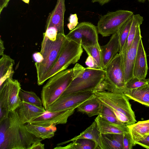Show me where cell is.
Instances as JSON below:
<instances>
[{"mask_svg": "<svg viewBox=\"0 0 149 149\" xmlns=\"http://www.w3.org/2000/svg\"><path fill=\"white\" fill-rule=\"evenodd\" d=\"M95 120L100 134H122L129 132V130L123 129L114 125L100 115H97Z\"/></svg>", "mask_w": 149, "mask_h": 149, "instance_id": "cell-26", "label": "cell"}, {"mask_svg": "<svg viewBox=\"0 0 149 149\" xmlns=\"http://www.w3.org/2000/svg\"><path fill=\"white\" fill-rule=\"evenodd\" d=\"M88 55L91 56L96 63L98 68L104 70L102 68V57L101 47L95 46H82Z\"/></svg>", "mask_w": 149, "mask_h": 149, "instance_id": "cell-31", "label": "cell"}, {"mask_svg": "<svg viewBox=\"0 0 149 149\" xmlns=\"http://www.w3.org/2000/svg\"><path fill=\"white\" fill-rule=\"evenodd\" d=\"M123 93L129 99L149 107V85L148 84L135 89L125 90Z\"/></svg>", "mask_w": 149, "mask_h": 149, "instance_id": "cell-19", "label": "cell"}, {"mask_svg": "<svg viewBox=\"0 0 149 149\" xmlns=\"http://www.w3.org/2000/svg\"><path fill=\"white\" fill-rule=\"evenodd\" d=\"M24 2L28 4H29L30 0H22Z\"/></svg>", "mask_w": 149, "mask_h": 149, "instance_id": "cell-43", "label": "cell"}, {"mask_svg": "<svg viewBox=\"0 0 149 149\" xmlns=\"http://www.w3.org/2000/svg\"><path fill=\"white\" fill-rule=\"evenodd\" d=\"M97 26L88 22H81L66 35L67 38L81 43L82 46L100 47Z\"/></svg>", "mask_w": 149, "mask_h": 149, "instance_id": "cell-10", "label": "cell"}, {"mask_svg": "<svg viewBox=\"0 0 149 149\" xmlns=\"http://www.w3.org/2000/svg\"><path fill=\"white\" fill-rule=\"evenodd\" d=\"M33 57L35 63H40L44 59L43 57L40 52L34 53L33 55Z\"/></svg>", "mask_w": 149, "mask_h": 149, "instance_id": "cell-38", "label": "cell"}, {"mask_svg": "<svg viewBox=\"0 0 149 149\" xmlns=\"http://www.w3.org/2000/svg\"><path fill=\"white\" fill-rule=\"evenodd\" d=\"M75 109H74L54 112L46 111L29 123L44 127L49 126L52 125L65 124L67 122L69 117L72 115Z\"/></svg>", "mask_w": 149, "mask_h": 149, "instance_id": "cell-12", "label": "cell"}, {"mask_svg": "<svg viewBox=\"0 0 149 149\" xmlns=\"http://www.w3.org/2000/svg\"><path fill=\"white\" fill-rule=\"evenodd\" d=\"M85 63L86 65L88 67L93 68H98L97 65L95 60L90 55H88Z\"/></svg>", "mask_w": 149, "mask_h": 149, "instance_id": "cell-36", "label": "cell"}, {"mask_svg": "<svg viewBox=\"0 0 149 149\" xmlns=\"http://www.w3.org/2000/svg\"><path fill=\"white\" fill-rule=\"evenodd\" d=\"M140 26L138 28L133 41L128 50L125 58L122 61V68L126 84L133 77L134 63L139 42L142 38Z\"/></svg>", "mask_w": 149, "mask_h": 149, "instance_id": "cell-13", "label": "cell"}, {"mask_svg": "<svg viewBox=\"0 0 149 149\" xmlns=\"http://www.w3.org/2000/svg\"><path fill=\"white\" fill-rule=\"evenodd\" d=\"M95 95L93 90L72 93L61 96L46 111L49 112L75 109L86 100Z\"/></svg>", "mask_w": 149, "mask_h": 149, "instance_id": "cell-11", "label": "cell"}, {"mask_svg": "<svg viewBox=\"0 0 149 149\" xmlns=\"http://www.w3.org/2000/svg\"><path fill=\"white\" fill-rule=\"evenodd\" d=\"M45 31L44 34L50 40L55 41L56 39L58 33L57 29L55 27L51 26L45 29Z\"/></svg>", "mask_w": 149, "mask_h": 149, "instance_id": "cell-34", "label": "cell"}, {"mask_svg": "<svg viewBox=\"0 0 149 149\" xmlns=\"http://www.w3.org/2000/svg\"><path fill=\"white\" fill-rule=\"evenodd\" d=\"M99 115L114 125L123 129L129 130L127 126L118 119L114 113L102 104Z\"/></svg>", "mask_w": 149, "mask_h": 149, "instance_id": "cell-28", "label": "cell"}, {"mask_svg": "<svg viewBox=\"0 0 149 149\" xmlns=\"http://www.w3.org/2000/svg\"><path fill=\"white\" fill-rule=\"evenodd\" d=\"M143 21V17L139 14L133 15L132 24L127 39L122 50L119 53L121 55L122 61L125 58L128 50L133 41L138 26L142 24Z\"/></svg>", "mask_w": 149, "mask_h": 149, "instance_id": "cell-24", "label": "cell"}, {"mask_svg": "<svg viewBox=\"0 0 149 149\" xmlns=\"http://www.w3.org/2000/svg\"><path fill=\"white\" fill-rule=\"evenodd\" d=\"M139 2L141 3H144L146 0H137Z\"/></svg>", "mask_w": 149, "mask_h": 149, "instance_id": "cell-44", "label": "cell"}, {"mask_svg": "<svg viewBox=\"0 0 149 149\" xmlns=\"http://www.w3.org/2000/svg\"><path fill=\"white\" fill-rule=\"evenodd\" d=\"M0 124V149H29L43 140L28 131L15 111H9Z\"/></svg>", "mask_w": 149, "mask_h": 149, "instance_id": "cell-1", "label": "cell"}, {"mask_svg": "<svg viewBox=\"0 0 149 149\" xmlns=\"http://www.w3.org/2000/svg\"><path fill=\"white\" fill-rule=\"evenodd\" d=\"M103 69L113 59L120 49L119 37L117 32L112 35L106 45L100 46Z\"/></svg>", "mask_w": 149, "mask_h": 149, "instance_id": "cell-17", "label": "cell"}, {"mask_svg": "<svg viewBox=\"0 0 149 149\" xmlns=\"http://www.w3.org/2000/svg\"><path fill=\"white\" fill-rule=\"evenodd\" d=\"M67 146L62 147L58 146L54 149H96V144L93 141L86 139H80L72 141Z\"/></svg>", "mask_w": 149, "mask_h": 149, "instance_id": "cell-27", "label": "cell"}, {"mask_svg": "<svg viewBox=\"0 0 149 149\" xmlns=\"http://www.w3.org/2000/svg\"><path fill=\"white\" fill-rule=\"evenodd\" d=\"M123 145L124 149H131L134 146L131 135L129 132L123 133Z\"/></svg>", "mask_w": 149, "mask_h": 149, "instance_id": "cell-33", "label": "cell"}, {"mask_svg": "<svg viewBox=\"0 0 149 149\" xmlns=\"http://www.w3.org/2000/svg\"><path fill=\"white\" fill-rule=\"evenodd\" d=\"M138 144L147 149H149V135L141 140L138 141L136 144Z\"/></svg>", "mask_w": 149, "mask_h": 149, "instance_id": "cell-37", "label": "cell"}, {"mask_svg": "<svg viewBox=\"0 0 149 149\" xmlns=\"http://www.w3.org/2000/svg\"><path fill=\"white\" fill-rule=\"evenodd\" d=\"M19 95L22 101L39 107H43L41 99L33 91H25L21 89Z\"/></svg>", "mask_w": 149, "mask_h": 149, "instance_id": "cell-29", "label": "cell"}, {"mask_svg": "<svg viewBox=\"0 0 149 149\" xmlns=\"http://www.w3.org/2000/svg\"><path fill=\"white\" fill-rule=\"evenodd\" d=\"M69 22L67 24V27L70 30H72L78 24V18L76 14H71L69 18Z\"/></svg>", "mask_w": 149, "mask_h": 149, "instance_id": "cell-35", "label": "cell"}, {"mask_svg": "<svg viewBox=\"0 0 149 149\" xmlns=\"http://www.w3.org/2000/svg\"><path fill=\"white\" fill-rule=\"evenodd\" d=\"M14 60L9 56L3 54L0 59V87L9 78L13 79L14 73L13 66Z\"/></svg>", "mask_w": 149, "mask_h": 149, "instance_id": "cell-25", "label": "cell"}, {"mask_svg": "<svg viewBox=\"0 0 149 149\" xmlns=\"http://www.w3.org/2000/svg\"><path fill=\"white\" fill-rule=\"evenodd\" d=\"M102 103L95 95L86 100L77 108V110L91 117L99 114Z\"/></svg>", "mask_w": 149, "mask_h": 149, "instance_id": "cell-21", "label": "cell"}, {"mask_svg": "<svg viewBox=\"0 0 149 149\" xmlns=\"http://www.w3.org/2000/svg\"><path fill=\"white\" fill-rule=\"evenodd\" d=\"M65 0H57L53 10L49 14L46 21L45 29L53 26L57 30L58 33L64 34V19L65 10Z\"/></svg>", "mask_w": 149, "mask_h": 149, "instance_id": "cell-14", "label": "cell"}, {"mask_svg": "<svg viewBox=\"0 0 149 149\" xmlns=\"http://www.w3.org/2000/svg\"><path fill=\"white\" fill-rule=\"evenodd\" d=\"M73 77L72 68L60 72L49 79L41 93L43 106L46 110L65 91Z\"/></svg>", "mask_w": 149, "mask_h": 149, "instance_id": "cell-5", "label": "cell"}, {"mask_svg": "<svg viewBox=\"0 0 149 149\" xmlns=\"http://www.w3.org/2000/svg\"><path fill=\"white\" fill-rule=\"evenodd\" d=\"M99 132L97 123L94 121L85 130L78 136L67 141L59 143L57 145L60 146L78 139H86L93 141L96 144V149H103L101 143Z\"/></svg>", "mask_w": 149, "mask_h": 149, "instance_id": "cell-18", "label": "cell"}, {"mask_svg": "<svg viewBox=\"0 0 149 149\" xmlns=\"http://www.w3.org/2000/svg\"><path fill=\"white\" fill-rule=\"evenodd\" d=\"M104 105L111 110L120 121L126 126L135 123L134 113L129 99L123 93H115L106 91L95 93Z\"/></svg>", "mask_w": 149, "mask_h": 149, "instance_id": "cell-2", "label": "cell"}, {"mask_svg": "<svg viewBox=\"0 0 149 149\" xmlns=\"http://www.w3.org/2000/svg\"><path fill=\"white\" fill-rule=\"evenodd\" d=\"M148 79H140L133 76L126 83L125 90L137 88L148 84Z\"/></svg>", "mask_w": 149, "mask_h": 149, "instance_id": "cell-32", "label": "cell"}, {"mask_svg": "<svg viewBox=\"0 0 149 149\" xmlns=\"http://www.w3.org/2000/svg\"><path fill=\"white\" fill-rule=\"evenodd\" d=\"M111 0H92L93 3L98 2L101 5H103L109 3Z\"/></svg>", "mask_w": 149, "mask_h": 149, "instance_id": "cell-42", "label": "cell"}, {"mask_svg": "<svg viewBox=\"0 0 149 149\" xmlns=\"http://www.w3.org/2000/svg\"><path fill=\"white\" fill-rule=\"evenodd\" d=\"M148 1L149 3V0H148Z\"/></svg>", "mask_w": 149, "mask_h": 149, "instance_id": "cell-47", "label": "cell"}, {"mask_svg": "<svg viewBox=\"0 0 149 149\" xmlns=\"http://www.w3.org/2000/svg\"><path fill=\"white\" fill-rule=\"evenodd\" d=\"M10 0H0V13L3 9L6 7Z\"/></svg>", "mask_w": 149, "mask_h": 149, "instance_id": "cell-40", "label": "cell"}, {"mask_svg": "<svg viewBox=\"0 0 149 149\" xmlns=\"http://www.w3.org/2000/svg\"><path fill=\"white\" fill-rule=\"evenodd\" d=\"M121 54H116L105 68L104 78L101 82L104 91L123 93L126 83L123 72Z\"/></svg>", "mask_w": 149, "mask_h": 149, "instance_id": "cell-7", "label": "cell"}, {"mask_svg": "<svg viewBox=\"0 0 149 149\" xmlns=\"http://www.w3.org/2000/svg\"><path fill=\"white\" fill-rule=\"evenodd\" d=\"M21 89L17 80L7 79L0 87V109L7 111H15L21 101L19 95Z\"/></svg>", "mask_w": 149, "mask_h": 149, "instance_id": "cell-9", "label": "cell"}, {"mask_svg": "<svg viewBox=\"0 0 149 149\" xmlns=\"http://www.w3.org/2000/svg\"><path fill=\"white\" fill-rule=\"evenodd\" d=\"M73 70V78L61 96L79 91L93 90L103 80L105 74L104 70L88 67L85 68L79 63L75 64Z\"/></svg>", "mask_w": 149, "mask_h": 149, "instance_id": "cell-3", "label": "cell"}, {"mask_svg": "<svg viewBox=\"0 0 149 149\" xmlns=\"http://www.w3.org/2000/svg\"><path fill=\"white\" fill-rule=\"evenodd\" d=\"M133 16L129 18L116 32L118 36L120 45V49L119 53L122 50L127 39L132 21Z\"/></svg>", "mask_w": 149, "mask_h": 149, "instance_id": "cell-30", "label": "cell"}, {"mask_svg": "<svg viewBox=\"0 0 149 149\" xmlns=\"http://www.w3.org/2000/svg\"><path fill=\"white\" fill-rule=\"evenodd\" d=\"M44 146L41 141L33 143L29 149H44Z\"/></svg>", "mask_w": 149, "mask_h": 149, "instance_id": "cell-39", "label": "cell"}, {"mask_svg": "<svg viewBox=\"0 0 149 149\" xmlns=\"http://www.w3.org/2000/svg\"><path fill=\"white\" fill-rule=\"evenodd\" d=\"M83 49L81 42L66 38L55 63L45 75L44 82L56 74L66 70L70 65L78 62L83 53Z\"/></svg>", "mask_w": 149, "mask_h": 149, "instance_id": "cell-6", "label": "cell"}, {"mask_svg": "<svg viewBox=\"0 0 149 149\" xmlns=\"http://www.w3.org/2000/svg\"><path fill=\"white\" fill-rule=\"evenodd\" d=\"M66 38L64 34L58 33L56 40L52 41L43 34L40 52L44 59L40 63L35 64L38 85H42L44 83L45 77L55 63Z\"/></svg>", "mask_w": 149, "mask_h": 149, "instance_id": "cell-4", "label": "cell"}, {"mask_svg": "<svg viewBox=\"0 0 149 149\" xmlns=\"http://www.w3.org/2000/svg\"><path fill=\"white\" fill-rule=\"evenodd\" d=\"M148 79V84L149 85V78Z\"/></svg>", "mask_w": 149, "mask_h": 149, "instance_id": "cell-45", "label": "cell"}, {"mask_svg": "<svg viewBox=\"0 0 149 149\" xmlns=\"http://www.w3.org/2000/svg\"><path fill=\"white\" fill-rule=\"evenodd\" d=\"M148 69L146 54L141 38L139 44L134 63L133 76L140 79H145Z\"/></svg>", "mask_w": 149, "mask_h": 149, "instance_id": "cell-16", "label": "cell"}, {"mask_svg": "<svg viewBox=\"0 0 149 149\" xmlns=\"http://www.w3.org/2000/svg\"><path fill=\"white\" fill-rule=\"evenodd\" d=\"M5 48L4 46L3 42L1 40V38L0 39V55L2 56L4 54V51Z\"/></svg>", "mask_w": 149, "mask_h": 149, "instance_id": "cell-41", "label": "cell"}, {"mask_svg": "<svg viewBox=\"0 0 149 149\" xmlns=\"http://www.w3.org/2000/svg\"><path fill=\"white\" fill-rule=\"evenodd\" d=\"M46 111L43 107H39L22 100L15 110L21 121L24 124L30 122Z\"/></svg>", "mask_w": 149, "mask_h": 149, "instance_id": "cell-15", "label": "cell"}, {"mask_svg": "<svg viewBox=\"0 0 149 149\" xmlns=\"http://www.w3.org/2000/svg\"><path fill=\"white\" fill-rule=\"evenodd\" d=\"M134 15L131 11L124 10L107 13L101 16L98 21L97 26L98 33L103 37H107L115 33Z\"/></svg>", "mask_w": 149, "mask_h": 149, "instance_id": "cell-8", "label": "cell"}, {"mask_svg": "<svg viewBox=\"0 0 149 149\" xmlns=\"http://www.w3.org/2000/svg\"><path fill=\"white\" fill-rule=\"evenodd\" d=\"M127 126L131 135L134 146H135L138 141L142 140L148 135L149 120L139 121Z\"/></svg>", "mask_w": 149, "mask_h": 149, "instance_id": "cell-20", "label": "cell"}, {"mask_svg": "<svg viewBox=\"0 0 149 149\" xmlns=\"http://www.w3.org/2000/svg\"><path fill=\"white\" fill-rule=\"evenodd\" d=\"M55 125L44 127L27 123L26 127L29 132L36 137L43 140L49 139L53 137L57 130Z\"/></svg>", "mask_w": 149, "mask_h": 149, "instance_id": "cell-23", "label": "cell"}, {"mask_svg": "<svg viewBox=\"0 0 149 149\" xmlns=\"http://www.w3.org/2000/svg\"><path fill=\"white\" fill-rule=\"evenodd\" d=\"M123 134H100L103 149H124Z\"/></svg>", "mask_w": 149, "mask_h": 149, "instance_id": "cell-22", "label": "cell"}, {"mask_svg": "<svg viewBox=\"0 0 149 149\" xmlns=\"http://www.w3.org/2000/svg\"><path fill=\"white\" fill-rule=\"evenodd\" d=\"M148 135H149V130L148 132Z\"/></svg>", "mask_w": 149, "mask_h": 149, "instance_id": "cell-46", "label": "cell"}]
</instances>
